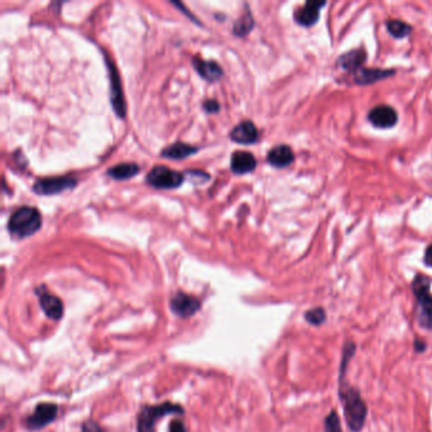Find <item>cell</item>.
Instances as JSON below:
<instances>
[{
    "label": "cell",
    "instance_id": "6da1fadb",
    "mask_svg": "<svg viewBox=\"0 0 432 432\" xmlns=\"http://www.w3.org/2000/svg\"><path fill=\"white\" fill-rule=\"evenodd\" d=\"M348 370L338 369V398L350 431L362 432L368 419V405L362 398V392L346 381Z\"/></svg>",
    "mask_w": 432,
    "mask_h": 432
},
{
    "label": "cell",
    "instance_id": "7a4b0ae2",
    "mask_svg": "<svg viewBox=\"0 0 432 432\" xmlns=\"http://www.w3.org/2000/svg\"><path fill=\"white\" fill-rule=\"evenodd\" d=\"M416 298V319L421 329L432 331L431 279L425 274H416L411 284Z\"/></svg>",
    "mask_w": 432,
    "mask_h": 432
},
{
    "label": "cell",
    "instance_id": "3957f363",
    "mask_svg": "<svg viewBox=\"0 0 432 432\" xmlns=\"http://www.w3.org/2000/svg\"><path fill=\"white\" fill-rule=\"evenodd\" d=\"M169 414H184V408L172 402L142 407L137 416V432H156L158 421Z\"/></svg>",
    "mask_w": 432,
    "mask_h": 432
},
{
    "label": "cell",
    "instance_id": "277c9868",
    "mask_svg": "<svg viewBox=\"0 0 432 432\" xmlns=\"http://www.w3.org/2000/svg\"><path fill=\"white\" fill-rule=\"evenodd\" d=\"M42 224V217L34 207H20L8 221V229L17 237H28L37 232Z\"/></svg>",
    "mask_w": 432,
    "mask_h": 432
},
{
    "label": "cell",
    "instance_id": "5b68a950",
    "mask_svg": "<svg viewBox=\"0 0 432 432\" xmlns=\"http://www.w3.org/2000/svg\"><path fill=\"white\" fill-rule=\"evenodd\" d=\"M183 174L172 170L166 166H155L147 174L148 184L158 189H174L183 183Z\"/></svg>",
    "mask_w": 432,
    "mask_h": 432
},
{
    "label": "cell",
    "instance_id": "8992f818",
    "mask_svg": "<svg viewBox=\"0 0 432 432\" xmlns=\"http://www.w3.org/2000/svg\"><path fill=\"white\" fill-rule=\"evenodd\" d=\"M58 414V407L55 403H39L34 412L25 419V426L30 431H39L52 424Z\"/></svg>",
    "mask_w": 432,
    "mask_h": 432
},
{
    "label": "cell",
    "instance_id": "52a82bcc",
    "mask_svg": "<svg viewBox=\"0 0 432 432\" xmlns=\"http://www.w3.org/2000/svg\"><path fill=\"white\" fill-rule=\"evenodd\" d=\"M202 307L201 300L184 292H177L170 299L172 312L179 318H191L197 313Z\"/></svg>",
    "mask_w": 432,
    "mask_h": 432
},
{
    "label": "cell",
    "instance_id": "ba28073f",
    "mask_svg": "<svg viewBox=\"0 0 432 432\" xmlns=\"http://www.w3.org/2000/svg\"><path fill=\"white\" fill-rule=\"evenodd\" d=\"M75 185L77 180L71 177H53L37 180L33 185V191L41 196H52L72 189Z\"/></svg>",
    "mask_w": 432,
    "mask_h": 432
},
{
    "label": "cell",
    "instance_id": "9c48e42d",
    "mask_svg": "<svg viewBox=\"0 0 432 432\" xmlns=\"http://www.w3.org/2000/svg\"><path fill=\"white\" fill-rule=\"evenodd\" d=\"M398 120L400 117L397 110L388 104H379L369 110L368 121L375 128H393L398 123Z\"/></svg>",
    "mask_w": 432,
    "mask_h": 432
},
{
    "label": "cell",
    "instance_id": "30bf717a",
    "mask_svg": "<svg viewBox=\"0 0 432 432\" xmlns=\"http://www.w3.org/2000/svg\"><path fill=\"white\" fill-rule=\"evenodd\" d=\"M326 1H319V0H308L305 1L302 7H299L294 12V20L299 26L310 28L315 25H317L321 15V9L326 6Z\"/></svg>",
    "mask_w": 432,
    "mask_h": 432
},
{
    "label": "cell",
    "instance_id": "8fae6325",
    "mask_svg": "<svg viewBox=\"0 0 432 432\" xmlns=\"http://www.w3.org/2000/svg\"><path fill=\"white\" fill-rule=\"evenodd\" d=\"M36 294L39 296V305L47 317L55 321L64 317V303L61 299L47 292L44 286L36 289Z\"/></svg>",
    "mask_w": 432,
    "mask_h": 432
},
{
    "label": "cell",
    "instance_id": "7c38bea8",
    "mask_svg": "<svg viewBox=\"0 0 432 432\" xmlns=\"http://www.w3.org/2000/svg\"><path fill=\"white\" fill-rule=\"evenodd\" d=\"M107 65H108L109 77H110L112 104H113V108H115L117 115L123 118L126 115V102H125V96H123V91H122L120 75L117 72L115 65L109 58H107Z\"/></svg>",
    "mask_w": 432,
    "mask_h": 432
},
{
    "label": "cell",
    "instance_id": "4fadbf2b",
    "mask_svg": "<svg viewBox=\"0 0 432 432\" xmlns=\"http://www.w3.org/2000/svg\"><path fill=\"white\" fill-rule=\"evenodd\" d=\"M397 71L394 69H378V68H362L354 72V82L357 85H370L378 83L381 80H386L394 77Z\"/></svg>",
    "mask_w": 432,
    "mask_h": 432
},
{
    "label": "cell",
    "instance_id": "5bb4252c",
    "mask_svg": "<svg viewBox=\"0 0 432 432\" xmlns=\"http://www.w3.org/2000/svg\"><path fill=\"white\" fill-rule=\"evenodd\" d=\"M368 58V53L364 49H352L350 51L345 52L340 58H337V68L346 72H356L359 69L364 68Z\"/></svg>",
    "mask_w": 432,
    "mask_h": 432
},
{
    "label": "cell",
    "instance_id": "9a60e30c",
    "mask_svg": "<svg viewBox=\"0 0 432 432\" xmlns=\"http://www.w3.org/2000/svg\"><path fill=\"white\" fill-rule=\"evenodd\" d=\"M231 140L235 141L237 144L242 145H251L259 140L260 134L258 128L251 121H242L239 123L229 134Z\"/></svg>",
    "mask_w": 432,
    "mask_h": 432
},
{
    "label": "cell",
    "instance_id": "2e32d148",
    "mask_svg": "<svg viewBox=\"0 0 432 432\" xmlns=\"http://www.w3.org/2000/svg\"><path fill=\"white\" fill-rule=\"evenodd\" d=\"M267 161L270 165L278 169H284L289 165H292L294 161V153L292 147L288 145H278L273 147L267 153Z\"/></svg>",
    "mask_w": 432,
    "mask_h": 432
},
{
    "label": "cell",
    "instance_id": "e0dca14e",
    "mask_svg": "<svg viewBox=\"0 0 432 432\" xmlns=\"http://www.w3.org/2000/svg\"><path fill=\"white\" fill-rule=\"evenodd\" d=\"M256 159L253 153L248 151H236L231 156V170L235 174H248L254 172Z\"/></svg>",
    "mask_w": 432,
    "mask_h": 432
},
{
    "label": "cell",
    "instance_id": "ac0fdd59",
    "mask_svg": "<svg viewBox=\"0 0 432 432\" xmlns=\"http://www.w3.org/2000/svg\"><path fill=\"white\" fill-rule=\"evenodd\" d=\"M193 65L201 77H204L208 82H216L221 79L223 70L216 61H205L202 58H193Z\"/></svg>",
    "mask_w": 432,
    "mask_h": 432
},
{
    "label": "cell",
    "instance_id": "d6986e66",
    "mask_svg": "<svg viewBox=\"0 0 432 432\" xmlns=\"http://www.w3.org/2000/svg\"><path fill=\"white\" fill-rule=\"evenodd\" d=\"M196 151H197V147L191 146L184 142H175L170 146L165 147L161 151V156H164L166 159L182 160L191 156Z\"/></svg>",
    "mask_w": 432,
    "mask_h": 432
},
{
    "label": "cell",
    "instance_id": "ffe728a7",
    "mask_svg": "<svg viewBox=\"0 0 432 432\" xmlns=\"http://www.w3.org/2000/svg\"><path fill=\"white\" fill-rule=\"evenodd\" d=\"M140 172V166L134 163H125V164H118L109 169L108 174L110 178L115 180H127L132 177H136Z\"/></svg>",
    "mask_w": 432,
    "mask_h": 432
},
{
    "label": "cell",
    "instance_id": "44dd1931",
    "mask_svg": "<svg viewBox=\"0 0 432 432\" xmlns=\"http://www.w3.org/2000/svg\"><path fill=\"white\" fill-rule=\"evenodd\" d=\"M386 27L389 34L394 39H402L408 37L412 33V26L400 20H388Z\"/></svg>",
    "mask_w": 432,
    "mask_h": 432
},
{
    "label": "cell",
    "instance_id": "7402d4cb",
    "mask_svg": "<svg viewBox=\"0 0 432 432\" xmlns=\"http://www.w3.org/2000/svg\"><path fill=\"white\" fill-rule=\"evenodd\" d=\"M303 317H305L307 324H311L313 327H319V326L326 324L327 312L324 307H315L311 310H307L303 315Z\"/></svg>",
    "mask_w": 432,
    "mask_h": 432
},
{
    "label": "cell",
    "instance_id": "603a6c76",
    "mask_svg": "<svg viewBox=\"0 0 432 432\" xmlns=\"http://www.w3.org/2000/svg\"><path fill=\"white\" fill-rule=\"evenodd\" d=\"M253 27H254V18L251 17L250 12H246L245 15L240 17L237 22H236L235 27H234V32L237 36L242 37V36L248 34L253 30Z\"/></svg>",
    "mask_w": 432,
    "mask_h": 432
},
{
    "label": "cell",
    "instance_id": "cb8c5ba5",
    "mask_svg": "<svg viewBox=\"0 0 432 432\" xmlns=\"http://www.w3.org/2000/svg\"><path fill=\"white\" fill-rule=\"evenodd\" d=\"M324 432H343L341 421L338 417V413L336 409H332L324 421Z\"/></svg>",
    "mask_w": 432,
    "mask_h": 432
},
{
    "label": "cell",
    "instance_id": "d4e9b609",
    "mask_svg": "<svg viewBox=\"0 0 432 432\" xmlns=\"http://www.w3.org/2000/svg\"><path fill=\"white\" fill-rule=\"evenodd\" d=\"M82 432H106L103 430L101 426L96 424V421L93 419H88L84 422L82 426Z\"/></svg>",
    "mask_w": 432,
    "mask_h": 432
},
{
    "label": "cell",
    "instance_id": "484cf974",
    "mask_svg": "<svg viewBox=\"0 0 432 432\" xmlns=\"http://www.w3.org/2000/svg\"><path fill=\"white\" fill-rule=\"evenodd\" d=\"M169 432H188L186 431V427L183 421L180 419H174L172 422H170L169 425Z\"/></svg>",
    "mask_w": 432,
    "mask_h": 432
},
{
    "label": "cell",
    "instance_id": "4316f807",
    "mask_svg": "<svg viewBox=\"0 0 432 432\" xmlns=\"http://www.w3.org/2000/svg\"><path fill=\"white\" fill-rule=\"evenodd\" d=\"M413 349H414L417 354H424L426 350H427V343H426L425 340L416 338L414 343H413Z\"/></svg>",
    "mask_w": 432,
    "mask_h": 432
},
{
    "label": "cell",
    "instance_id": "83f0119b",
    "mask_svg": "<svg viewBox=\"0 0 432 432\" xmlns=\"http://www.w3.org/2000/svg\"><path fill=\"white\" fill-rule=\"evenodd\" d=\"M424 264L426 267H431L432 269V243H430L425 250V255H424Z\"/></svg>",
    "mask_w": 432,
    "mask_h": 432
},
{
    "label": "cell",
    "instance_id": "f1b7e54d",
    "mask_svg": "<svg viewBox=\"0 0 432 432\" xmlns=\"http://www.w3.org/2000/svg\"><path fill=\"white\" fill-rule=\"evenodd\" d=\"M204 109H205L207 112H210V113H212V112H217V110L220 109V104L217 103V101H212V99H210V101H207V102L204 103Z\"/></svg>",
    "mask_w": 432,
    "mask_h": 432
}]
</instances>
